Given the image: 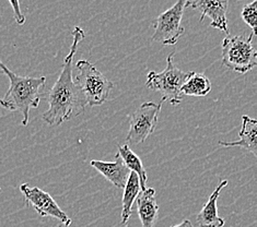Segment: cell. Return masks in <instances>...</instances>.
Returning a JSON list of instances; mask_svg holds the SVG:
<instances>
[{"label":"cell","mask_w":257,"mask_h":227,"mask_svg":"<svg viewBox=\"0 0 257 227\" xmlns=\"http://www.w3.org/2000/svg\"><path fill=\"white\" fill-rule=\"evenodd\" d=\"M73 41L68 55L65 57L62 71L53 88L47 92L45 100L48 109L43 114L42 118L47 125L59 126L77 116L84 113L87 101L81 89L73 81L72 64L76 56L78 46L84 39V31L80 27H75L72 31Z\"/></svg>","instance_id":"1"},{"label":"cell","mask_w":257,"mask_h":227,"mask_svg":"<svg viewBox=\"0 0 257 227\" xmlns=\"http://www.w3.org/2000/svg\"><path fill=\"white\" fill-rule=\"evenodd\" d=\"M0 70L8 77L10 87L7 93L0 99V106L9 112H19L22 115V125L29 124L30 110L38 108L43 96L42 89L45 87L46 78H32L18 76L11 71L2 60Z\"/></svg>","instance_id":"2"},{"label":"cell","mask_w":257,"mask_h":227,"mask_svg":"<svg viewBox=\"0 0 257 227\" xmlns=\"http://www.w3.org/2000/svg\"><path fill=\"white\" fill-rule=\"evenodd\" d=\"M173 52L167 58V67L161 72L150 71L147 76L146 85L152 91L159 92L162 95V101H170L172 105H179L182 103L183 95L181 89L193 71H183L177 68L173 63Z\"/></svg>","instance_id":"3"},{"label":"cell","mask_w":257,"mask_h":227,"mask_svg":"<svg viewBox=\"0 0 257 227\" xmlns=\"http://www.w3.org/2000/svg\"><path fill=\"white\" fill-rule=\"evenodd\" d=\"M253 34L248 36L230 34L222 41V65L225 68L244 75L257 66V52L253 46Z\"/></svg>","instance_id":"4"},{"label":"cell","mask_w":257,"mask_h":227,"mask_svg":"<svg viewBox=\"0 0 257 227\" xmlns=\"http://www.w3.org/2000/svg\"><path fill=\"white\" fill-rule=\"evenodd\" d=\"M76 67L78 76L75 82L81 89L87 105L93 107L105 103L114 88V83L88 60H78Z\"/></svg>","instance_id":"5"},{"label":"cell","mask_w":257,"mask_h":227,"mask_svg":"<svg viewBox=\"0 0 257 227\" xmlns=\"http://www.w3.org/2000/svg\"><path fill=\"white\" fill-rule=\"evenodd\" d=\"M187 2L188 0H177L170 9L158 16L152 24L155 28L152 41L162 45H175L179 42L182 35L185 33L182 20L187 7Z\"/></svg>","instance_id":"6"},{"label":"cell","mask_w":257,"mask_h":227,"mask_svg":"<svg viewBox=\"0 0 257 227\" xmlns=\"http://www.w3.org/2000/svg\"><path fill=\"white\" fill-rule=\"evenodd\" d=\"M163 103L162 100L159 104L146 102L131 115L130 130L126 136L127 144L143 143L155 132Z\"/></svg>","instance_id":"7"},{"label":"cell","mask_w":257,"mask_h":227,"mask_svg":"<svg viewBox=\"0 0 257 227\" xmlns=\"http://www.w3.org/2000/svg\"><path fill=\"white\" fill-rule=\"evenodd\" d=\"M20 191L27 203L31 205L40 216L57 219L60 222V226L63 227L70 226L71 218L59 207L50 193L45 192L39 187H30L28 183H22Z\"/></svg>","instance_id":"8"},{"label":"cell","mask_w":257,"mask_h":227,"mask_svg":"<svg viewBox=\"0 0 257 227\" xmlns=\"http://www.w3.org/2000/svg\"><path fill=\"white\" fill-rule=\"evenodd\" d=\"M228 6L229 0H188L187 2V7L197 10L200 14V22L205 18H209L211 20L210 27L222 31L226 35H229L228 19H226Z\"/></svg>","instance_id":"9"},{"label":"cell","mask_w":257,"mask_h":227,"mask_svg":"<svg viewBox=\"0 0 257 227\" xmlns=\"http://www.w3.org/2000/svg\"><path fill=\"white\" fill-rule=\"evenodd\" d=\"M90 165L105 177L106 180L113 183L116 188L124 189L131 170L128 169L118 153H116L114 162H103L93 159L90 162Z\"/></svg>","instance_id":"10"},{"label":"cell","mask_w":257,"mask_h":227,"mask_svg":"<svg viewBox=\"0 0 257 227\" xmlns=\"http://www.w3.org/2000/svg\"><path fill=\"white\" fill-rule=\"evenodd\" d=\"M257 120L243 116L242 117V128L238 133V140L232 141V142H225V141H219V145H222L224 148H243L249 153H252L254 156H257Z\"/></svg>","instance_id":"11"},{"label":"cell","mask_w":257,"mask_h":227,"mask_svg":"<svg viewBox=\"0 0 257 227\" xmlns=\"http://www.w3.org/2000/svg\"><path fill=\"white\" fill-rule=\"evenodd\" d=\"M137 212L143 227H155L158 220L159 205L156 199V190L146 188L137 197Z\"/></svg>","instance_id":"12"},{"label":"cell","mask_w":257,"mask_h":227,"mask_svg":"<svg viewBox=\"0 0 257 227\" xmlns=\"http://www.w3.org/2000/svg\"><path fill=\"white\" fill-rule=\"evenodd\" d=\"M228 185V180H221L213 191L209 199L204 204L203 208L197 214V223L200 227H223L224 226V219L219 216L218 214V206L217 201L220 193H221L222 189Z\"/></svg>","instance_id":"13"},{"label":"cell","mask_w":257,"mask_h":227,"mask_svg":"<svg viewBox=\"0 0 257 227\" xmlns=\"http://www.w3.org/2000/svg\"><path fill=\"white\" fill-rule=\"evenodd\" d=\"M140 192V182L139 177L134 171H131L130 177L124 187L123 194V205H121V224L127 225L128 219H130L133 212V204L135 200L137 199Z\"/></svg>","instance_id":"14"},{"label":"cell","mask_w":257,"mask_h":227,"mask_svg":"<svg viewBox=\"0 0 257 227\" xmlns=\"http://www.w3.org/2000/svg\"><path fill=\"white\" fill-rule=\"evenodd\" d=\"M117 151H118L117 153L121 157V159H123V162L125 163L128 169L138 175L140 189L144 191V190H146L147 188L146 182H147V179H148V176H147V171L142 163V159H140V157L137 154H135V153L132 151V149L130 148V145L127 143H125L124 145H118Z\"/></svg>","instance_id":"15"},{"label":"cell","mask_w":257,"mask_h":227,"mask_svg":"<svg viewBox=\"0 0 257 227\" xmlns=\"http://www.w3.org/2000/svg\"><path fill=\"white\" fill-rule=\"evenodd\" d=\"M211 91V82L204 73L194 72L183 84L181 94L186 96H206Z\"/></svg>","instance_id":"16"},{"label":"cell","mask_w":257,"mask_h":227,"mask_svg":"<svg viewBox=\"0 0 257 227\" xmlns=\"http://www.w3.org/2000/svg\"><path fill=\"white\" fill-rule=\"evenodd\" d=\"M257 2L252 0V3L245 5L242 9L241 16L243 21L252 29V34L256 35V27H257Z\"/></svg>","instance_id":"17"},{"label":"cell","mask_w":257,"mask_h":227,"mask_svg":"<svg viewBox=\"0 0 257 227\" xmlns=\"http://www.w3.org/2000/svg\"><path fill=\"white\" fill-rule=\"evenodd\" d=\"M9 4L11 5L12 10H14V16L16 22L19 26H23L26 23V16L22 14L21 7H20V0H8Z\"/></svg>","instance_id":"18"},{"label":"cell","mask_w":257,"mask_h":227,"mask_svg":"<svg viewBox=\"0 0 257 227\" xmlns=\"http://www.w3.org/2000/svg\"><path fill=\"white\" fill-rule=\"evenodd\" d=\"M172 227H194V226H193L191 220H189V219H184L181 224L174 225V226H172Z\"/></svg>","instance_id":"19"},{"label":"cell","mask_w":257,"mask_h":227,"mask_svg":"<svg viewBox=\"0 0 257 227\" xmlns=\"http://www.w3.org/2000/svg\"><path fill=\"white\" fill-rule=\"evenodd\" d=\"M2 191H3V190H2V188H0V193H2Z\"/></svg>","instance_id":"20"}]
</instances>
